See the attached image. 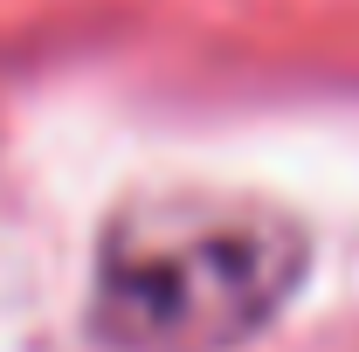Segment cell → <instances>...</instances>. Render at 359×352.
Here are the masks:
<instances>
[{
  "label": "cell",
  "instance_id": "1",
  "mask_svg": "<svg viewBox=\"0 0 359 352\" xmlns=\"http://www.w3.org/2000/svg\"><path fill=\"white\" fill-rule=\"evenodd\" d=\"M304 256V228L263 201H132L97 242L90 339L104 352H235L297 297Z\"/></svg>",
  "mask_w": 359,
  "mask_h": 352
}]
</instances>
